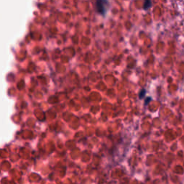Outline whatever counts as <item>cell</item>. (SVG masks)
<instances>
[{
  "label": "cell",
  "instance_id": "obj_2",
  "mask_svg": "<svg viewBox=\"0 0 184 184\" xmlns=\"http://www.w3.org/2000/svg\"><path fill=\"white\" fill-rule=\"evenodd\" d=\"M152 1L151 0H145V3H144V10H148L151 7Z\"/></svg>",
  "mask_w": 184,
  "mask_h": 184
},
{
  "label": "cell",
  "instance_id": "obj_1",
  "mask_svg": "<svg viewBox=\"0 0 184 184\" xmlns=\"http://www.w3.org/2000/svg\"><path fill=\"white\" fill-rule=\"evenodd\" d=\"M95 7L98 13L104 16L109 8V3L108 0H96Z\"/></svg>",
  "mask_w": 184,
  "mask_h": 184
},
{
  "label": "cell",
  "instance_id": "obj_3",
  "mask_svg": "<svg viewBox=\"0 0 184 184\" xmlns=\"http://www.w3.org/2000/svg\"><path fill=\"white\" fill-rule=\"evenodd\" d=\"M145 93H146V91H145V90H142V91H140V93H139V99H142V98L145 96Z\"/></svg>",
  "mask_w": 184,
  "mask_h": 184
}]
</instances>
